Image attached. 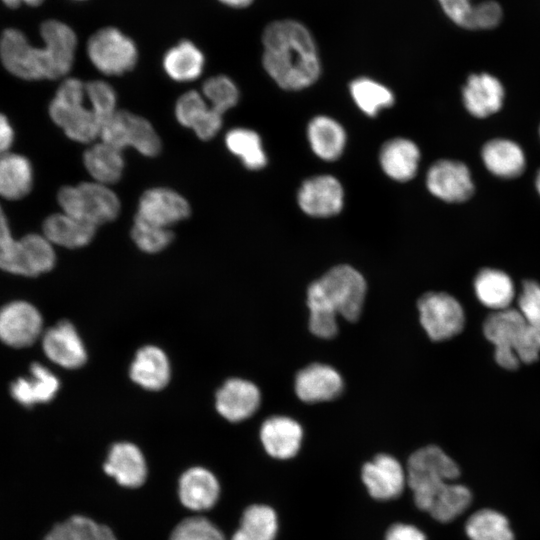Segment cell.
Instances as JSON below:
<instances>
[{"instance_id": "ee69618b", "label": "cell", "mask_w": 540, "mask_h": 540, "mask_svg": "<svg viewBox=\"0 0 540 540\" xmlns=\"http://www.w3.org/2000/svg\"><path fill=\"white\" fill-rule=\"evenodd\" d=\"M131 237L137 247L146 253H158L173 239L169 228L157 226L135 217Z\"/></svg>"}, {"instance_id": "8d00e7d4", "label": "cell", "mask_w": 540, "mask_h": 540, "mask_svg": "<svg viewBox=\"0 0 540 540\" xmlns=\"http://www.w3.org/2000/svg\"><path fill=\"white\" fill-rule=\"evenodd\" d=\"M471 500L472 495L467 487L450 482L436 492L426 512L439 522H449L463 513Z\"/></svg>"}, {"instance_id": "7dc6e473", "label": "cell", "mask_w": 540, "mask_h": 540, "mask_svg": "<svg viewBox=\"0 0 540 540\" xmlns=\"http://www.w3.org/2000/svg\"><path fill=\"white\" fill-rule=\"evenodd\" d=\"M170 540H225L222 532L208 519L195 516L181 521Z\"/></svg>"}, {"instance_id": "ba28073f", "label": "cell", "mask_w": 540, "mask_h": 540, "mask_svg": "<svg viewBox=\"0 0 540 540\" xmlns=\"http://www.w3.org/2000/svg\"><path fill=\"white\" fill-rule=\"evenodd\" d=\"M317 281L338 314L351 322L360 317L367 288L360 272L349 265H338Z\"/></svg>"}, {"instance_id": "4dcf8cb0", "label": "cell", "mask_w": 540, "mask_h": 540, "mask_svg": "<svg viewBox=\"0 0 540 540\" xmlns=\"http://www.w3.org/2000/svg\"><path fill=\"white\" fill-rule=\"evenodd\" d=\"M486 168L502 178L519 176L525 168V156L521 147L507 139H493L482 149Z\"/></svg>"}, {"instance_id": "3957f363", "label": "cell", "mask_w": 540, "mask_h": 540, "mask_svg": "<svg viewBox=\"0 0 540 540\" xmlns=\"http://www.w3.org/2000/svg\"><path fill=\"white\" fill-rule=\"evenodd\" d=\"M85 83L64 80L49 105V115L71 140L89 143L99 137L102 123L91 104L86 106Z\"/></svg>"}, {"instance_id": "1f68e13d", "label": "cell", "mask_w": 540, "mask_h": 540, "mask_svg": "<svg viewBox=\"0 0 540 540\" xmlns=\"http://www.w3.org/2000/svg\"><path fill=\"white\" fill-rule=\"evenodd\" d=\"M205 64L201 50L188 40H183L170 48L164 55L163 67L167 75L178 82L198 78Z\"/></svg>"}, {"instance_id": "db71d44e", "label": "cell", "mask_w": 540, "mask_h": 540, "mask_svg": "<svg viewBox=\"0 0 540 540\" xmlns=\"http://www.w3.org/2000/svg\"><path fill=\"white\" fill-rule=\"evenodd\" d=\"M5 5H7L10 8H17L21 5V0H2Z\"/></svg>"}, {"instance_id": "bcb514c9", "label": "cell", "mask_w": 540, "mask_h": 540, "mask_svg": "<svg viewBox=\"0 0 540 540\" xmlns=\"http://www.w3.org/2000/svg\"><path fill=\"white\" fill-rule=\"evenodd\" d=\"M85 92L96 116L103 125L117 111L114 89L107 82L95 80L85 83Z\"/></svg>"}, {"instance_id": "d590c367", "label": "cell", "mask_w": 540, "mask_h": 540, "mask_svg": "<svg viewBox=\"0 0 540 540\" xmlns=\"http://www.w3.org/2000/svg\"><path fill=\"white\" fill-rule=\"evenodd\" d=\"M277 527V516L271 507L252 505L244 511L231 540H274Z\"/></svg>"}, {"instance_id": "11a10c76", "label": "cell", "mask_w": 540, "mask_h": 540, "mask_svg": "<svg viewBox=\"0 0 540 540\" xmlns=\"http://www.w3.org/2000/svg\"><path fill=\"white\" fill-rule=\"evenodd\" d=\"M44 0H21L22 3H25L30 6H38L40 5Z\"/></svg>"}, {"instance_id": "9f6ffc18", "label": "cell", "mask_w": 540, "mask_h": 540, "mask_svg": "<svg viewBox=\"0 0 540 540\" xmlns=\"http://www.w3.org/2000/svg\"><path fill=\"white\" fill-rule=\"evenodd\" d=\"M536 188L540 194V170L538 171L537 176H536Z\"/></svg>"}, {"instance_id": "277c9868", "label": "cell", "mask_w": 540, "mask_h": 540, "mask_svg": "<svg viewBox=\"0 0 540 540\" xmlns=\"http://www.w3.org/2000/svg\"><path fill=\"white\" fill-rule=\"evenodd\" d=\"M459 473L458 465L439 447L430 445L416 450L406 469V483L413 492L415 505L427 511L436 492Z\"/></svg>"}, {"instance_id": "9a60e30c", "label": "cell", "mask_w": 540, "mask_h": 540, "mask_svg": "<svg viewBox=\"0 0 540 540\" xmlns=\"http://www.w3.org/2000/svg\"><path fill=\"white\" fill-rule=\"evenodd\" d=\"M41 341L46 357L63 368L77 369L86 362L84 343L69 321L63 320L48 328L43 332Z\"/></svg>"}, {"instance_id": "60d3db41", "label": "cell", "mask_w": 540, "mask_h": 540, "mask_svg": "<svg viewBox=\"0 0 540 540\" xmlns=\"http://www.w3.org/2000/svg\"><path fill=\"white\" fill-rule=\"evenodd\" d=\"M350 94L358 108L368 116H376L394 103L393 93L381 83L369 78H358L350 83Z\"/></svg>"}, {"instance_id": "ab89813d", "label": "cell", "mask_w": 540, "mask_h": 540, "mask_svg": "<svg viewBox=\"0 0 540 540\" xmlns=\"http://www.w3.org/2000/svg\"><path fill=\"white\" fill-rule=\"evenodd\" d=\"M465 531L470 540H514L507 518L491 509L473 513L466 522Z\"/></svg>"}, {"instance_id": "f907efd6", "label": "cell", "mask_w": 540, "mask_h": 540, "mask_svg": "<svg viewBox=\"0 0 540 540\" xmlns=\"http://www.w3.org/2000/svg\"><path fill=\"white\" fill-rule=\"evenodd\" d=\"M385 540H426V537L413 525L396 523L387 530Z\"/></svg>"}, {"instance_id": "52a82bcc", "label": "cell", "mask_w": 540, "mask_h": 540, "mask_svg": "<svg viewBox=\"0 0 540 540\" xmlns=\"http://www.w3.org/2000/svg\"><path fill=\"white\" fill-rule=\"evenodd\" d=\"M87 54L94 67L109 76L132 70L138 59L133 40L114 27L95 32L88 40Z\"/></svg>"}, {"instance_id": "f5cc1de1", "label": "cell", "mask_w": 540, "mask_h": 540, "mask_svg": "<svg viewBox=\"0 0 540 540\" xmlns=\"http://www.w3.org/2000/svg\"><path fill=\"white\" fill-rule=\"evenodd\" d=\"M219 1L233 8H244L253 2V0H219Z\"/></svg>"}, {"instance_id": "681fc988", "label": "cell", "mask_w": 540, "mask_h": 540, "mask_svg": "<svg viewBox=\"0 0 540 540\" xmlns=\"http://www.w3.org/2000/svg\"><path fill=\"white\" fill-rule=\"evenodd\" d=\"M515 353L520 362L536 361L540 353V328L527 323L519 337Z\"/></svg>"}, {"instance_id": "816d5d0a", "label": "cell", "mask_w": 540, "mask_h": 540, "mask_svg": "<svg viewBox=\"0 0 540 540\" xmlns=\"http://www.w3.org/2000/svg\"><path fill=\"white\" fill-rule=\"evenodd\" d=\"M13 140V128L7 117L0 113V155L9 151Z\"/></svg>"}, {"instance_id": "30bf717a", "label": "cell", "mask_w": 540, "mask_h": 540, "mask_svg": "<svg viewBox=\"0 0 540 540\" xmlns=\"http://www.w3.org/2000/svg\"><path fill=\"white\" fill-rule=\"evenodd\" d=\"M43 335V318L33 304L14 300L0 307V341L12 348H26Z\"/></svg>"}, {"instance_id": "f546056e", "label": "cell", "mask_w": 540, "mask_h": 540, "mask_svg": "<svg viewBox=\"0 0 540 540\" xmlns=\"http://www.w3.org/2000/svg\"><path fill=\"white\" fill-rule=\"evenodd\" d=\"M307 136L313 152L326 161L339 158L346 143L343 127L324 115L316 116L309 122Z\"/></svg>"}, {"instance_id": "f6af8a7d", "label": "cell", "mask_w": 540, "mask_h": 540, "mask_svg": "<svg viewBox=\"0 0 540 540\" xmlns=\"http://www.w3.org/2000/svg\"><path fill=\"white\" fill-rule=\"evenodd\" d=\"M202 92L211 107L223 115L234 107L239 100V91L235 83L227 76L218 75L205 81Z\"/></svg>"}, {"instance_id": "8fae6325", "label": "cell", "mask_w": 540, "mask_h": 540, "mask_svg": "<svg viewBox=\"0 0 540 540\" xmlns=\"http://www.w3.org/2000/svg\"><path fill=\"white\" fill-rule=\"evenodd\" d=\"M527 325L519 310L506 308L489 315L484 322L486 338L495 346V360L502 368L513 370L520 363L515 347Z\"/></svg>"}, {"instance_id": "836d02e7", "label": "cell", "mask_w": 540, "mask_h": 540, "mask_svg": "<svg viewBox=\"0 0 540 540\" xmlns=\"http://www.w3.org/2000/svg\"><path fill=\"white\" fill-rule=\"evenodd\" d=\"M474 286L479 301L497 311L508 308L514 297L510 277L496 269L481 270L475 278Z\"/></svg>"}, {"instance_id": "d6986e66", "label": "cell", "mask_w": 540, "mask_h": 540, "mask_svg": "<svg viewBox=\"0 0 540 540\" xmlns=\"http://www.w3.org/2000/svg\"><path fill=\"white\" fill-rule=\"evenodd\" d=\"M60 382L46 366L34 362L29 374L19 377L10 385L11 397L20 405L31 408L50 402L57 394Z\"/></svg>"}, {"instance_id": "d6a6232c", "label": "cell", "mask_w": 540, "mask_h": 540, "mask_svg": "<svg viewBox=\"0 0 540 540\" xmlns=\"http://www.w3.org/2000/svg\"><path fill=\"white\" fill-rule=\"evenodd\" d=\"M84 165L95 182L108 185L119 181L124 169L122 151L104 142L87 149Z\"/></svg>"}, {"instance_id": "4fadbf2b", "label": "cell", "mask_w": 540, "mask_h": 540, "mask_svg": "<svg viewBox=\"0 0 540 540\" xmlns=\"http://www.w3.org/2000/svg\"><path fill=\"white\" fill-rule=\"evenodd\" d=\"M191 209L188 201L174 190L157 187L145 191L140 197L137 218L151 224L169 228L186 219Z\"/></svg>"}, {"instance_id": "d4e9b609", "label": "cell", "mask_w": 540, "mask_h": 540, "mask_svg": "<svg viewBox=\"0 0 540 540\" xmlns=\"http://www.w3.org/2000/svg\"><path fill=\"white\" fill-rule=\"evenodd\" d=\"M220 493L216 477L207 469L193 467L188 469L179 481V498L191 510H207L214 506Z\"/></svg>"}, {"instance_id": "44dd1931", "label": "cell", "mask_w": 540, "mask_h": 540, "mask_svg": "<svg viewBox=\"0 0 540 540\" xmlns=\"http://www.w3.org/2000/svg\"><path fill=\"white\" fill-rule=\"evenodd\" d=\"M103 469L118 484L129 488L141 486L147 476V466L141 450L128 442L116 443L111 447Z\"/></svg>"}, {"instance_id": "5b68a950", "label": "cell", "mask_w": 540, "mask_h": 540, "mask_svg": "<svg viewBox=\"0 0 540 540\" xmlns=\"http://www.w3.org/2000/svg\"><path fill=\"white\" fill-rule=\"evenodd\" d=\"M57 200L62 212L96 227L114 220L121 207L118 196L95 181L62 187Z\"/></svg>"}, {"instance_id": "7c38bea8", "label": "cell", "mask_w": 540, "mask_h": 540, "mask_svg": "<svg viewBox=\"0 0 540 540\" xmlns=\"http://www.w3.org/2000/svg\"><path fill=\"white\" fill-rule=\"evenodd\" d=\"M428 190L446 202H462L474 191L470 171L461 162L440 160L429 169L426 177Z\"/></svg>"}, {"instance_id": "9c48e42d", "label": "cell", "mask_w": 540, "mask_h": 540, "mask_svg": "<svg viewBox=\"0 0 540 540\" xmlns=\"http://www.w3.org/2000/svg\"><path fill=\"white\" fill-rule=\"evenodd\" d=\"M420 322L430 339L442 341L458 334L464 326L460 303L444 292H428L418 301Z\"/></svg>"}, {"instance_id": "e0dca14e", "label": "cell", "mask_w": 540, "mask_h": 540, "mask_svg": "<svg viewBox=\"0 0 540 540\" xmlns=\"http://www.w3.org/2000/svg\"><path fill=\"white\" fill-rule=\"evenodd\" d=\"M216 409L225 419L238 422L253 415L260 405V391L250 381L233 378L217 391Z\"/></svg>"}, {"instance_id": "e575fe53", "label": "cell", "mask_w": 540, "mask_h": 540, "mask_svg": "<svg viewBox=\"0 0 540 540\" xmlns=\"http://www.w3.org/2000/svg\"><path fill=\"white\" fill-rule=\"evenodd\" d=\"M307 305L310 311L309 329L317 337L329 339L338 332V313L324 294L318 281L307 290Z\"/></svg>"}, {"instance_id": "ac0fdd59", "label": "cell", "mask_w": 540, "mask_h": 540, "mask_svg": "<svg viewBox=\"0 0 540 540\" xmlns=\"http://www.w3.org/2000/svg\"><path fill=\"white\" fill-rule=\"evenodd\" d=\"M343 380L331 366L313 363L300 370L295 378V392L307 403L332 400L340 395Z\"/></svg>"}, {"instance_id": "f1b7e54d", "label": "cell", "mask_w": 540, "mask_h": 540, "mask_svg": "<svg viewBox=\"0 0 540 540\" xmlns=\"http://www.w3.org/2000/svg\"><path fill=\"white\" fill-rule=\"evenodd\" d=\"M33 170L23 155L10 151L0 155V197L18 200L31 190Z\"/></svg>"}, {"instance_id": "7bdbcfd3", "label": "cell", "mask_w": 540, "mask_h": 540, "mask_svg": "<svg viewBox=\"0 0 540 540\" xmlns=\"http://www.w3.org/2000/svg\"><path fill=\"white\" fill-rule=\"evenodd\" d=\"M25 246L27 277H37L54 268L56 255L53 244L44 236L36 233L22 237Z\"/></svg>"}, {"instance_id": "7402d4cb", "label": "cell", "mask_w": 540, "mask_h": 540, "mask_svg": "<svg viewBox=\"0 0 540 540\" xmlns=\"http://www.w3.org/2000/svg\"><path fill=\"white\" fill-rule=\"evenodd\" d=\"M303 431L300 424L286 416L268 418L261 426L260 438L266 452L277 459H289L300 449Z\"/></svg>"}, {"instance_id": "2e32d148", "label": "cell", "mask_w": 540, "mask_h": 540, "mask_svg": "<svg viewBox=\"0 0 540 540\" xmlns=\"http://www.w3.org/2000/svg\"><path fill=\"white\" fill-rule=\"evenodd\" d=\"M362 480L373 498L389 500L403 491L406 473L397 459L379 454L363 466Z\"/></svg>"}, {"instance_id": "74e56055", "label": "cell", "mask_w": 540, "mask_h": 540, "mask_svg": "<svg viewBox=\"0 0 540 540\" xmlns=\"http://www.w3.org/2000/svg\"><path fill=\"white\" fill-rule=\"evenodd\" d=\"M228 150L249 170H259L267 163L259 135L250 129L235 128L225 136Z\"/></svg>"}, {"instance_id": "cb8c5ba5", "label": "cell", "mask_w": 540, "mask_h": 540, "mask_svg": "<svg viewBox=\"0 0 540 540\" xmlns=\"http://www.w3.org/2000/svg\"><path fill=\"white\" fill-rule=\"evenodd\" d=\"M445 14L467 29H490L502 18L501 6L492 0H438Z\"/></svg>"}, {"instance_id": "83f0119b", "label": "cell", "mask_w": 540, "mask_h": 540, "mask_svg": "<svg viewBox=\"0 0 540 540\" xmlns=\"http://www.w3.org/2000/svg\"><path fill=\"white\" fill-rule=\"evenodd\" d=\"M96 226L74 218L64 212L48 216L43 222V235L55 245L75 249L93 239Z\"/></svg>"}, {"instance_id": "603a6c76", "label": "cell", "mask_w": 540, "mask_h": 540, "mask_svg": "<svg viewBox=\"0 0 540 540\" xmlns=\"http://www.w3.org/2000/svg\"><path fill=\"white\" fill-rule=\"evenodd\" d=\"M462 95L467 111L475 117L484 118L501 108L504 89L500 81L490 74H472Z\"/></svg>"}, {"instance_id": "484cf974", "label": "cell", "mask_w": 540, "mask_h": 540, "mask_svg": "<svg viewBox=\"0 0 540 540\" xmlns=\"http://www.w3.org/2000/svg\"><path fill=\"white\" fill-rule=\"evenodd\" d=\"M170 363L163 350L156 346L140 348L130 366L131 379L147 390H160L170 379Z\"/></svg>"}, {"instance_id": "6f0895ef", "label": "cell", "mask_w": 540, "mask_h": 540, "mask_svg": "<svg viewBox=\"0 0 540 540\" xmlns=\"http://www.w3.org/2000/svg\"><path fill=\"white\" fill-rule=\"evenodd\" d=\"M79 1H82V0H79Z\"/></svg>"}, {"instance_id": "4316f807", "label": "cell", "mask_w": 540, "mask_h": 540, "mask_svg": "<svg viewBox=\"0 0 540 540\" xmlns=\"http://www.w3.org/2000/svg\"><path fill=\"white\" fill-rule=\"evenodd\" d=\"M420 152L417 145L405 138L387 141L381 148L379 160L384 173L396 181L412 179L418 169Z\"/></svg>"}, {"instance_id": "f35d334b", "label": "cell", "mask_w": 540, "mask_h": 540, "mask_svg": "<svg viewBox=\"0 0 540 540\" xmlns=\"http://www.w3.org/2000/svg\"><path fill=\"white\" fill-rule=\"evenodd\" d=\"M44 540H117L112 530L85 516H72L55 525Z\"/></svg>"}, {"instance_id": "b9f144b4", "label": "cell", "mask_w": 540, "mask_h": 540, "mask_svg": "<svg viewBox=\"0 0 540 540\" xmlns=\"http://www.w3.org/2000/svg\"><path fill=\"white\" fill-rule=\"evenodd\" d=\"M0 269L11 274L27 276L25 247L22 238L15 239L6 215L0 206Z\"/></svg>"}, {"instance_id": "c3c4849f", "label": "cell", "mask_w": 540, "mask_h": 540, "mask_svg": "<svg viewBox=\"0 0 540 540\" xmlns=\"http://www.w3.org/2000/svg\"><path fill=\"white\" fill-rule=\"evenodd\" d=\"M519 312L525 321L540 328V285L534 281H525L518 299Z\"/></svg>"}, {"instance_id": "7a4b0ae2", "label": "cell", "mask_w": 540, "mask_h": 540, "mask_svg": "<svg viewBox=\"0 0 540 540\" xmlns=\"http://www.w3.org/2000/svg\"><path fill=\"white\" fill-rule=\"evenodd\" d=\"M262 63L269 76L285 90H301L319 77L321 66L308 29L295 20L271 22L262 35Z\"/></svg>"}, {"instance_id": "6da1fadb", "label": "cell", "mask_w": 540, "mask_h": 540, "mask_svg": "<svg viewBox=\"0 0 540 540\" xmlns=\"http://www.w3.org/2000/svg\"><path fill=\"white\" fill-rule=\"evenodd\" d=\"M42 47L32 46L15 28L6 29L0 38V59L6 70L24 80H54L71 70L77 37L65 23L47 20L40 27Z\"/></svg>"}, {"instance_id": "8992f818", "label": "cell", "mask_w": 540, "mask_h": 540, "mask_svg": "<svg viewBox=\"0 0 540 540\" xmlns=\"http://www.w3.org/2000/svg\"><path fill=\"white\" fill-rule=\"evenodd\" d=\"M99 138L121 151L132 147L147 157L161 150L160 138L149 121L128 111L117 110L102 125Z\"/></svg>"}, {"instance_id": "5bb4252c", "label": "cell", "mask_w": 540, "mask_h": 540, "mask_svg": "<svg viewBox=\"0 0 540 540\" xmlns=\"http://www.w3.org/2000/svg\"><path fill=\"white\" fill-rule=\"evenodd\" d=\"M297 198L299 207L307 215L330 217L342 210L344 192L335 177L319 175L302 183Z\"/></svg>"}, {"instance_id": "ffe728a7", "label": "cell", "mask_w": 540, "mask_h": 540, "mask_svg": "<svg viewBox=\"0 0 540 540\" xmlns=\"http://www.w3.org/2000/svg\"><path fill=\"white\" fill-rule=\"evenodd\" d=\"M175 116L202 140H210L222 127V114L209 106L197 91H188L177 100Z\"/></svg>"}]
</instances>
